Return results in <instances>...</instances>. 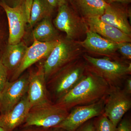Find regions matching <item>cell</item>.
Listing matches in <instances>:
<instances>
[{
  "mask_svg": "<svg viewBox=\"0 0 131 131\" xmlns=\"http://www.w3.org/2000/svg\"><path fill=\"white\" fill-rule=\"evenodd\" d=\"M110 89L105 80L87 68L80 81L55 103L70 111L77 106L90 105L105 99Z\"/></svg>",
  "mask_w": 131,
  "mask_h": 131,
  "instance_id": "6da1fadb",
  "label": "cell"
},
{
  "mask_svg": "<svg viewBox=\"0 0 131 131\" xmlns=\"http://www.w3.org/2000/svg\"><path fill=\"white\" fill-rule=\"evenodd\" d=\"M82 57L87 68L103 78L110 87L122 88L125 80L131 74L130 61L106 57L96 58L87 53L83 54Z\"/></svg>",
  "mask_w": 131,
  "mask_h": 131,
  "instance_id": "7a4b0ae2",
  "label": "cell"
},
{
  "mask_svg": "<svg viewBox=\"0 0 131 131\" xmlns=\"http://www.w3.org/2000/svg\"><path fill=\"white\" fill-rule=\"evenodd\" d=\"M86 69V62L82 57L66 64L52 75L47 82L56 101L80 81Z\"/></svg>",
  "mask_w": 131,
  "mask_h": 131,
  "instance_id": "3957f363",
  "label": "cell"
},
{
  "mask_svg": "<svg viewBox=\"0 0 131 131\" xmlns=\"http://www.w3.org/2000/svg\"><path fill=\"white\" fill-rule=\"evenodd\" d=\"M83 52L77 41L61 38L42 64L46 81L63 66L82 57Z\"/></svg>",
  "mask_w": 131,
  "mask_h": 131,
  "instance_id": "277c9868",
  "label": "cell"
},
{
  "mask_svg": "<svg viewBox=\"0 0 131 131\" xmlns=\"http://www.w3.org/2000/svg\"><path fill=\"white\" fill-rule=\"evenodd\" d=\"M57 30L66 34V38L78 41L86 35L89 28L85 19L78 14L71 4L58 8V13L53 21Z\"/></svg>",
  "mask_w": 131,
  "mask_h": 131,
  "instance_id": "5b68a950",
  "label": "cell"
},
{
  "mask_svg": "<svg viewBox=\"0 0 131 131\" xmlns=\"http://www.w3.org/2000/svg\"><path fill=\"white\" fill-rule=\"evenodd\" d=\"M69 112L55 103L31 108L24 121L23 127H56L65 119Z\"/></svg>",
  "mask_w": 131,
  "mask_h": 131,
  "instance_id": "8992f818",
  "label": "cell"
},
{
  "mask_svg": "<svg viewBox=\"0 0 131 131\" xmlns=\"http://www.w3.org/2000/svg\"><path fill=\"white\" fill-rule=\"evenodd\" d=\"M131 108V95L121 87H110L105 99L103 114L117 127Z\"/></svg>",
  "mask_w": 131,
  "mask_h": 131,
  "instance_id": "52a82bcc",
  "label": "cell"
},
{
  "mask_svg": "<svg viewBox=\"0 0 131 131\" xmlns=\"http://www.w3.org/2000/svg\"><path fill=\"white\" fill-rule=\"evenodd\" d=\"M105 99L90 104L77 106L71 109L67 117L56 127L75 131L85 122L104 112Z\"/></svg>",
  "mask_w": 131,
  "mask_h": 131,
  "instance_id": "ba28073f",
  "label": "cell"
},
{
  "mask_svg": "<svg viewBox=\"0 0 131 131\" xmlns=\"http://www.w3.org/2000/svg\"><path fill=\"white\" fill-rule=\"evenodd\" d=\"M28 81L27 95L31 108L53 103L49 96L42 64L29 73Z\"/></svg>",
  "mask_w": 131,
  "mask_h": 131,
  "instance_id": "9c48e42d",
  "label": "cell"
},
{
  "mask_svg": "<svg viewBox=\"0 0 131 131\" xmlns=\"http://www.w3.org/2000/svg\"><path fill=\"white\" fill-rule=\"evenodd\" d=\"M28 78L29 74H27L14 81H8L0 93L1 114L9 112L27 93Z\"/></svg>",
  "mask_w": 131,
  "mask_h": 131,
  "instance_id": "30bf717a",
  "label": "cell"
},
{
  "mask_svg": "<svg viewBox=\"0 0 131 131\" xmlns=\"http://www.w3.org/2000/svg\"><path fill=\"white\" fill-rule=\"evenodd\" d=\"M0 6L5 11L8 20L9 34L8 44H15L21 41L25 32L28 20L24 4L14 7H10L0 2Z\"/></svg>",
  "mask_w": 131,
  "mask_h": 131,
  "instance_id": "8fae6325",
  "label": "cell"
},
{
  "mask_svg": "<svg viewBox=\"0 0 131 131\" xmlns=\"http://www.w3.org/2000/svg\"><path fill=\"white\" fill-rule=\"evenodd\" d=\"M86 38L77 42L83 49L92 54L107 57L114 59H120L117 55L118 44L108 40L89 29Z\"/></svg>",
  "mask_w": 131,
  "mask_h": 131,
  "instance_id": "7c38bea8",
  "label": "cell"
},
{
  "mask_svg": "<svg viewBox=\"0 0 131 131\" xmlns=\"http://www.w3.org/2000/svg\"><path fill=\"white\" fill-rule=\"evenodd\" d=\"M59 40L50 42H40L34 41L30 47H28L25 56L18 69L13 73L11 81L16 80L29 67L41 59L46 58Z\"/></svg>",
  "mask_w": 131,
  "mask_h": 131,
  "instance_id": "4fadbf2b",
  "label": "cell"
},
{
  "mask_svg": "<svg viewBox=\"0 0 131 131\" xmlns=\"http://www.w3.org/2000/svg\"><path fill=\"white\" fill-rule=\"evenodd\" d=\"M128 5L116 2L108 4L100 18L103 22L131 36V27L129 21L131 11Z\"/></svg>",
  "mask_w": 131,
  "mask_h": 131,
  "instance_id": "5bb4252c",
  "label": "cell"
},
{
  "mask_svg": "<svg viewBox=\"0 0 131 131\" xmlns=\"http://www.w3.org/2000/svg\"><path fill=\"white\" fill-rule=\"evenodd\" d=\"M31 108L27 93L9 112L0 115V126L5 131H14L24 123Z\"/></svg>",
  "mask_w": 131,
  "mask_h": 131,
  "instance_id": "9a60e30c",
  "label": "cell"
},
{
  "mask_svg": "<svg viewBox=\"0 0 131 131\" xmlns=\"http://www.w3.org/2000/svg\"><path fill=\"white\" fill-rule=\"evenodd\" d=\"M85 20L89 30L105 38L116 43L131 42V36L103 22L100 17H91Z\"/></svg>",
  "mask_w": 131,
  "mask_h": 131,
  "instance_id": "2e32d148",
  "label": "cell"
},
{
  "mask_svg": "<svg viewBox=\"0 0 131 131\" xmlns=\"http://www.w3.org/2000/svg\"><path fill=\"white\" fill-rule=\"evenodd\" d=\"M28 47L23 42L15 44H8L0 60L9 71L13 73L21 64Z\"/></svg>",
  "mask_w": 131,
  "mask_h": 131,
  "instance_id": "e0dca14e",
  "label": "cell"
},
{
  "mask_svg": "<svg viewBox=\"0 0 131 131\" xmlns=\"http://www.w3.org/2000/svg\"><path fill=\"white\" fill-rule=\"evenodd\" d=\"M71 5L84 19L100 17L108 4L104 0H72Z\"/></svg>",
  "mask_w": 131,
  "mask_h": 131,
  "instance_id": "ac0fdd59",
  "label": "cell"
},
{
  "mask_svg": "<svg viewBox=\"0 0 131 131\" xmlns=\"http://www.w3.org/2000/svg\"><path fill=\"white\" fill-rule=\"evenodd\" d=\"M34 41L50 42L61 38L57 30L52 21L51 16L46 17L37 24L32 31Z\"/></svg>",
  "mask_w": 131,
  "mask_h": 131,
  "instance_id": "d6986e66",
  "label": "cell"
},
{
  "mask_svg": "<svg viewBox=\"0 0 131 131\" xmlns=\"http://www.w3.org/2000/svg\"><path fill=\"white\" fill-rule=\"evenodd\" d=\"M54 11L47 0H33L28 23L29 27L32 28L43 19L51 16Z\"/></svg>",
  "mask_w": 131,
  "mask_h": 131,
  "instance_id": "ffe728a7",
  "label": "cell"
},
{
  "mask_svg": "<svg viewBox=\"0 0 131 131\" xmlns=\"http://www.w3.org/2000/svg\"><path fill=\"white\" fill-rule=\"evenodd\" d=\"M94 126L96 131H116L117 127L104 114L97 117L94 121Z\"/></svg>",
  "mask_w": 131,
  "mask_h": 131,
  "instance_id": "44dd1931",
  "label": "cell"
},
{
  "mask_svg": "<svg viewBox=\"0 0 131 131\" xmlns=\"http://www.w3.org/2000/svg\"><path fill=\"white\" fill-rule=\"evenodd\" d=\"M118 51L121 55L123 59L130 61L131 59V43L130 42L117 43Z\"/></svg>",
  "mask_w": 131,
  "mask_h": 131,
  "instance_id": "7402d4cb",
  "label": "cell"
},
{
  "mask_svg": "<svg viewBox=\"0 0 131 131\" xmlns=\"http://www.w3.org/2000/svg\"><path fill=\"white\" fill-rule=\"evenodd\" d=\"M8 71L0 60V93L8 82Z\"/></svg>",
  "mask_w": 131,
  "mask_h": 131,
  "instance_id": "603a6c76",
  "label": "cell"
},
{
  "mask_svg": "<svg viewBox=\"0 0 131 131\" xmlns=\"http://www.w3.org/2000/svg\"><path fill=\"white\" fill-rule=\"evenodd\" d=\"M118 125L116 131H131L130 121L127 118L121 121Z\"/></svg>",
  "mask_w": 131,
  "mask_h": 131,
  "instance_id": "cb8c5ba5",
  "label": "cell"
},
{
  "mask_svg": "<svg viewBox=\"0 0 131 131\" xmlns=\"http://www.w3.org/2000/svg\"><path fill=\"white\" fill-rule=\"evenodd\" d=\"M72 0H47V2L53 9L58 8L59 6L65 4L71 5Z\"/></svg>",
  "mask_w": 131,
  "mask_h": 131,
  "instance_id": "d4e9b609",
  "label": "cell"
},
{
  "mask_svg": "<svg viewBox=\"0 0 131 131\" xmlns=\"http://www.w3.org/2000/svg\"><path fill=\"white\" fill-rule=\"evenodd\" d=\"M94 129V121L92 119L82 125L75 131H93Z\"/></svg>",
  "mask_w": 131,
  "mask_h": 131,
  "instance_id": "484cf974",
  "label": "cell"
},
{
  "mask_svg": "<svg viewBox=\"0 0 131 131\" xmlns=\"http://www.w3.org/2000/svg\"><path fill=\"white\" fill-rule=\"evenodd\" d=\"M24 0H0V2L3 3L8 6L15 7L21 5Z\"/></svg>",
  "mask_w": 131,
  "mask_h": 131,
  "instance_id": "4316f807",
  "label": "cell"
},
{
  "mask_svg": "<svg viewBox=\"0 0 131 131\" xmlns=\"http://www.w3.org/2000/svg\"><path fill=\"white\" fill-rule=\"evenodd\" d=\"M23 128L17 131H51L52 129V128H45L36 126H29Z\"/></svg>",
  "mask_w": 131,
  "mask_h": 131,
  "instance_id": "83f0119b",
  "label": "cell"
},
{
  "mask_svg": "<svg viewBox=\"0 0 131 131\" xmlns=\"http://www.w3.org/2000/svg\"><path fill=\"white\" fill-rule=\"evenodd\" d=\"M124 89L129 94H131V78L130 75L129 76L124 82Z\"/></svg>",
  "mask_w": 131,
  "mask_h": 131,
  "instance_id": "f1b7e54d",
  "label": "cell"
},
{
  "mask_svg": "<svg viewBox=\"0 0 131 131\" xmlns=\"http://www.w3.org/2000/svg\"><path fill=\"white\" fill-rule=\"evenodd\" d=\"M108 4L113 3H120L124 4H129L130 3L131 0H104Z\"/></svg>",
  "mask_w": 131,
  "mask_h": 131,
  "instance_id": "f546056e",
  "label": "cell"
},
{
  "mask_svg": "<svg viewBox=\"0 0 131 131\" xmlns=\"http://www.w3.org/2000/svg\"><path fill=\"white\" fill-rule=\"evenodd\" d=\"M51 131H68L65 129L59 127H55L52 128Z\"/></svg>",
  "mask_w": 131,
  "mask_h": 131,
  "instance_id": "4dcf8cb0",
  "label": "cell"
},
{
  "mask_svg": "<svg viewBox=\"0 0 131 131\" xmlns=\"http://www.w3.org/2000/svg\"><path fill=\"white\" fill-rule=\"evenodd\" d=\"M0 131H5V130L3 127L0 126Z\"/></svg>",
  "mask_w": 131,
  "mask_h": 131,
  "instance_id": "1f68e13d",
  "label": "cell"
},
{
  "mask_svg": "<svg viewBox=\"0 0 131 131\" xmlns=\"http://www.w3.org/2000/svg\"><path fill=\"white\" fill-rule=\"evenodd\" d=\"M93 131H96L95 130V128H94V129Z\"/></svg>",
  "mask_w": 131,
  "mask_h": 131,
  "instance_id": "d6a6232c",
  "label": "cell"
}]
</instances>
